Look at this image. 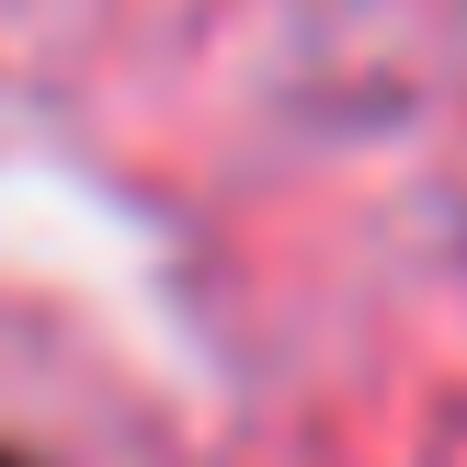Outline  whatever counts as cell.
<instances>
[{"mask_svg":"<svg viewBox=\"0 0 467 467\" xmlns=\"http://www.w3.org/2000/svg\"><path fill=\"white\" fill-rule=\"evenodd\" d=\"M0 467H23V456H0Z\"/></svg>","mask_w":467,"mask_h":467,"instance_id":"obj_1","label":"cell"}]
</instances>
